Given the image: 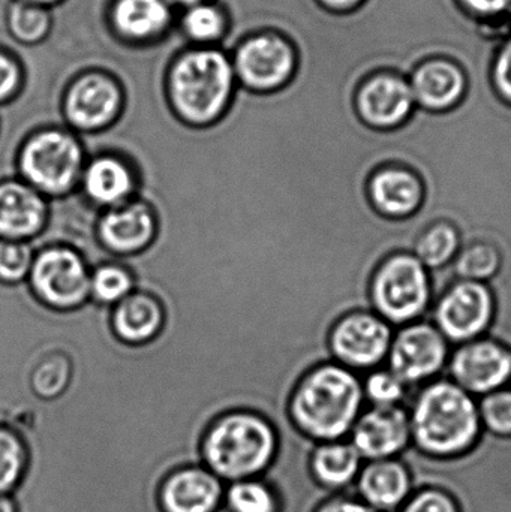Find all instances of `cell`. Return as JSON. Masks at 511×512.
I'll return each instance as SVG.
<instances>
[{
  "label": "cell",
  "mask_w": 511,
  "mask_h": 512,
  "mask_svg": "<svg viewBox=\"0 0 511 512\" xmlns=\"http://www.w3.org/2000/svg\"><path fill=\"white\" fill-rule=\"evenodd\" d=\"M27 285L50 309H78L90 300V267L75 249L47 246L36 252Z\"/></svg>",
  "instance_id": "obj_8"
},
{
  "label": "cell",
  "mask_w": 511,
  "mask_h": 512,
  "mask_svg": "<svg viewBox=\"0 0 511 512\" xmlns=\"http://www.w3.org/2000/svg\"><path fill=\"white\" fill-rule=\"evenodd\" d=\"M278 451L275 427L263 415L233 411L213 421L201 444L203 465L225 484L260 478Z\"/></svg>",
  "instance_id": "obj_4"
},
{
  "label": "cell",
  "mask_w": 511,
  "mask_h": 512,
  "mask_svg": "<svg viewBox=\"0 0 511 512\" xmlns=\"http://www.w3.org/2000/svg\"><path fill=\"white\" fill-rule=\"evenodd\" d=\"M479 412L485 429L504 438L511 436V388H501L482 396Z\"/></svg>",
  "instance_id": "obj_34"
},
{
  "label": "cell",
  "mask_w": 511,
  "mask_h": 512,
  "mask_svg": "<svg viewBox=\"0 0 511 512\" xmlns=\"http://www.w3.org/2000/svg\"><path fill=\"white\" fill-rule=\"evenodd\" d=\"M491 80L495 92L506 104L511 105V38L495 56L491 68Z\"/></svg>",
  "instance_id": "obj_38"
},
{
  "label": "cell",
  "mask_w": 511,
  "mask_h": 512,
  "mask_svg": "<svg viewBox=\"0 0 511 512\" xmlns=\"http://www.w3.org/2000/svg\"><path fill=\"white\" fill-rule=\"evenodd\" d=\"M461 249V236L449 221L429 225L413 246V255L428 268L437 271L446 267Z\"/></svg>",
  "instance_id": "obj_27"
},
{
  "label": "cell",
  "mask_w": 511,
  "mask_h": 512,
  "mask_svg": "<svg viewBox=\"0 0 511 512\" xmlns=\"http://www.w3.org/2000/svg\"><path fill=\"white\" fill-rule=\"evenodd\" d=\"M24 75L20 60L11 51L0 48V105L8 104L20 93Z\"/></svg>",
  "instance_id": "obj_35"
},
{
  "label": "cell",
  "mask_w": 511,
  "mask_h": 512,
  "mask_svg": "<svg viewBox=\"0 0 511 512\" xmlns=\"http://www.w3.org/2000/svg\"><path fill=\"white\" fill-rule=\"evenodd\" d=\"M236 89L230 53L221 47L185 48L174 57L165 77L171 110L177 119L194 128L218 122Z\"/></svg>",
  "instance_id": "obj_1"
},
{
  "label": "cell",
  "mask_w": 511,
  "mask_h": 512,
  "mask_svg": "<svg viewBox=\"0 0 511 512\" xmlns=\"http://www.w3.org/2000/svg\"><path fill=\"white\" fill-rule=\"evenodd\" d=\"M78 189L98 209H116L137 198L138 177L128 159L99 153L87 159Z\"/></svg>",
  "instance_id": "obj_18"
},
{
  "label": "cell",
  "mask_w": 511,
  "mask_h": 512,
  "mask_svg": "<svg viewBox=\"0 0 511 512\" xmlns=\"http://www.w3.org/2000/svg\"><path fill=\"white\" fill-rule=\"evenodd\" d=\"M228 26L227 12L216 0L177 12V27L192 47H219L227 36Z\"/></svg>",
  "instance_id": "obj_26"
},
{
  "label": "cell",
  "mask_w": 511,
  "mask_h": 512,
  "mask_svg": "<svg viewBox=\"0 0 511 512\" xmlns=\"http://www.w3.org/2000/svg\"><path fill=\"white\" fill-rule=\"evenodd\" d=\"M471 87H474V86H471ZM485 87H491V86H485ZM474 89H476V87H474ZM492 89H494V87H492ZM399 128H401V126H399ZM395 132H396V129H395ZM395 132H393V137H395ZM392 143H393V138H392ZM390 149H392V144H390ZM390 156H392V153H390Z\"/></svg>",
  "instance_id": "obj_46"
},
{
  "label": "cell",
  "mask_w": 511,
  "mask_h": 512,
  "mask_svg": "<svg viewBox=\"0 0 511 512\" xmlns=\"http://www.w3.org/2000/svg\"><path fill=\"white\" fill-rule=\"evenodd\" d=\"M134 274L116 261L102 262L90 270V300L113 309L135 291Z\"/></svg>",
  "instance_id": "obj_29"
},
{
  "label": "cell",
  "mask_w": 511,
  "mask_h": 512,
  "mask_svg": "<svg viewBox=\"0 0 511 512\" xmlns=\"http://www.w3.org/2000/svg\"><path fill=\"white\" fill-rule=\"evenodd\" d=\"M363 501L380 512H395L413 489L410 472L401 460L371 462L357 481Z\"/></svg>",
  "instance_id": "obj_24"
},
{
  "label": "cell",
  "mask_w": 511,
  "mask_h": 512,
  "mask_svg": "<svg viewBox=\"0 0 511 512\" xmlns=\"http://www.w3.org/2000/svg\"><path fill=\"white\" fill-rule=\"evenodd\" d=\"M357 116L369 128L389 131L404 125L416 110L413 89L404 77L380 72L366 78L356 90Z\"/></svg>",
  "instance_id": "obj_14"
},
{
  "label": "cell",
  "mask_w": 511,
  "mask_h": 512,
  "mask_svg": "<svg viewBox=\"0 0 511 512\" xmlns=\"http://www.w3.org/2000/svg\"><path fill=\"white\" fill-rule=\"evenodd\" d=\"M324 9L330 12H339L342 11H351V9H356L357 6L362 5L365 0H317Z\"/></svg>",
  "instance_id": "obj_41"
},
{
  "label": "cell",
  "mask_w": 511,
  "mask_h": 512,
  "mask_svg": "<svg viewBox=\"0 0 511 512\" xmlns=\"http://www.w3.org/2000/svg\"><path fill=\"white\" fill-rule=\"evenodd\" d=\"M368 197L381 215L408 218L422 206L425 188L420 177L410 168L384 165L369 177Z\"/></svg>",
  "instance_id": "obj_22"
},
{
  "label": "cell",
  "mask_w": 511,
  "mask_h": 512,
  "mask_svg": "<svg viewBox=\"0 0 511 512\" xmlns=\"http://www.w3.org/2000/svg\"><path fill=\"white\" fill-rule=\"evenodd\" d=\"M447 375L470 394L486 396L511 379V351L497 340L479 337L450 352Z\"/></svg>",
  "instance_id": "obj_13"
},
{
  "label": "cell",
  "mask_w": 511,
  "mask_h": 512,
  "mask_svg": "<svg viewBox=\"0 0 511 512\" xmlns=\"http://www.w3.org/2000/svg\"><path fill=\"white\" fill-rule=\"evenodd\" d=\"M365 403L363 378L339 363L309 370L293 391L290 417L312 441L338 442L353 430Z\"/></svg>",
  "instance_id": "obj_2"
},
{
  "label": "cell",
  "mask_w": 511,
  "mask_h": 512,
  "mask_svg": "<svg viewBox=\"0 0 511 512\" xmlns=\"http://www.w3.org/2000/svg\"><path fill=\"white\" fill-rule=\"evenodd\" d=\"M227 484L204 465L179 469L159 489L162 512H216L224 505Z\"/></svg>",
  "instance_id": "obj_20"
},
{
  "label": "cell",
  "mask_w": 511,
  "mask_h": 512,
  "mask_svg": "<svg viewBox=\"0 0 511 512\" xmlns=\"http://www.w3.org/2000/svg\"><path fill=\"white\" fill-rule=\"evenodd\" d=\"M410 86L419 108L431 113H446L464 101L468 78L458 63L434 57L416 66Z\"/></svg>",
  "instance_id": "obj_21"
},
{
  "label": "cell",
  "mask_w": 511,
  "mask_h": 512,
  "mask_svg": "<svg viewBox=\"0 0 511 512\" xmlns=\"http://www.w3.org/2000/svg\"><path fill=\"white\" fill-rule=\"evenodd\" d=\"M168 2H170L177 11H180V9L189 8V6L197 5V3L201 2H207V0H168Z\"/></svg>",
  "instance_id": "obj_44"
},
{
  "label": "cell",
  "mask_w": 511,
  "mask_h": 512,
  "mask_svg": "<svg viewBox=\"0 0 511 512\" xmlns=\"http://www.w3.org/2000/svg\"><path fill=\"white\" fill-rule=\"evenodd\" d=\"M485 92H494V90H470V92H468V93H485ZM468 93H467V95H468ZM494 93H497V92H494ZM422 111H425V110H417L416 113H414L413 116H411L410 119H408V122H410V120L413 119L414 116H417V114L422 113ZM407 123H405V125H407ZM404 126H401V129H399L398 135H396L395 146H393V149H392L393 162H395L396 144H398V140H399V137H401V132H402V129H404Z\"/></svg>",
  "instance_id": "obj_43"
},
{
  "label": "cell",
  "mask_w": 511,
  "mask_h": 512,
  "mask_svg": "<svg viewBox=\"0 0 511 512\" xmlns=\"http://www.w3.org/2000/svg\"><path fill=\"white\" fill-rule=\"evenodd\" d=\"M429 270L408 252L387 256L371 280L374 312L393 327L425 319L431 309Z\"/></svg>",
  "instance_id": "obj_6"
},
{
  "label": "cell",
  "mask_w": 511,
  "mask_h": 512,
  "mask_svg": "<svg viewBox=\"0 0 511 512\" xmlns=\"http://www.w3.org/2000/svg\"><path fill=\"white\" fill-rule=\"evenodd\" d=\"M315 512H380L372 508L366 502L356 501V499L342 498V496H333L329 501L324 502Z\"/></svg>",
  "instance_id": "obj_40"
},
{
  "label": "cell",
  "mask_w": 511,
  "mask_h": 512,
  "mask_svg": "<svg viewBox=\"0 0 511 512\" xmlns=\"http://www.w3.org/2000/svg\"><path fill=\"white\" fill-rule=\"evenodd\" d=\"M29 453L17 432L0 426V495L11 496L26 474Z\"/></svg>",
  "instance_id": "obj_31"
},
{
  "label": "cell",
  "mask_w": 511,
  "mask_h": 512,
  "mask_svg": "<svg viewBox=\"0 0 511 512\" xmlns=\"http://www.w3.org/2000/svg\"><path fill=\"white\" fill-rule=\"evenodd\" d=\"M510 381H511V379H510Z\"/></svg>",
  "instance_id": "obj_47"
},
{
  "label": "cell",
  "mask_w": 511,
  "mask_h": 512,
  "mask_svg": "<svg viewBox=\"0 0 511 512\" xmlns=\"http://www.w3.org/2000/svg\"><path fill=\"white\" fill-rule=\"evenodd\" d=\"M224 507L230 512H279V498L263 478H249L225 486Z\"/></svg>",
  "instance_id": "obj_30"
},
{
  "label": "cell",
  "mask_w": 511,
  "mask_h": 512,
  "mask_svg": "<svg viewBox=\"0 0 511 512\" xmlns=\"http://www.w3.org/2000/svg\"><path fill=\"white\" fill-rule=\"evenodd\" d=\"M494 307V295L486 283L456 280L428 313L447 342L458 346L485 336L494 318Z\"/></svg>",
  "instance_id": "obj_10"
},
{
  "label": "cell",
  "mask_w": 511,
  "mask_h": 512,
  "mask_svg": "<svg viewBox=\"0 0 511 512\" xmlns=\"http://www.w3.org/2000/svg\"><path fill=\"white\" fill-rule=\"evenodd\" d=\"M21 2L30 3V5L42 6V8H53V6L59 5L63 0H21Z\"/></svg>",
  "instance_id": "obj_45"
},
{
  "label": "cell",
  "mask_w": 511,
  "mask_h": 512,
  "mask_svg": "<svg viewBox=\"0 0 511 512\" xmlns=\"http://www.w3.org/2000/svg\"><path fill=\"white\" fill-rule=\"evenodd\" d=\"M237 86L254 93L284 89L297 71V50L293 42L276 32L261 30L239 42L230 53Z\"/></svg>",
  "instance_id": "obj_7"
},
{
  "label": "cell",
  "mask_w": 511,
  "mask_h": 512,
  "mask_svg": "<svg viewBox=\"0 0 511 512\" xmlns=\"http://www.w3.org/2000/svg\"><path fill=\"white\" fill-rule=\"evenodd\" d=\"M365 399L372 406H398L407 400L408 387L390 369H374L363 378Z\"/></svg>",
  "instance_id": "obj_33"
},
{
  "label": "cell",
  "mask_w": 511,
  "mask_h": 512,
  "mask_svg": "<svg viewBox=\"0 0 511 512\" xmlns=\"http://www.w3.org/2000/svg\"><path fill=\"white\" fill-rule=\"evenodd\" d=\"M177 9L168 0H110L107 8L111 32L126 44H152L177 23Z\"/></svg>",
  "instance_id": "obj_17"
},
{
  "label": "cell",
  "mask_w": 511,
  "mask_h": 512,
  "mask_svg": "<svg viewBox=\"0 0 511 512\" xmlns=\"http://www.w3.org/2000/svg\"><path fill=\"white\" fill-rule=\"evenodd\" d=\"M390 346L389 369L407 385L420 387L437 378L449 363L450 343L428 319H419L396 328Z\"/></svg>",
  "instance_id": "obj_11"
},
{
  "label": "cell",
  "mask_w": 511,
  "mask_h": 512,
  "mask_svg": "<svg viewBox=\"0 0 511 512\" xmlns=\"http://www.w3.org/2000/svg\"><path fill=\"white\" fill-rule=\"evenodd\" d=\"M0 512H18L17 505L11 496L0 495Z\"/></svg>",
  "instance_id": "obj_42"
},
{
  "label": "cell",
  "mask_w": 511,
  "mask_h": 512,
  "mask_svg": "<svg viewBox=\"0 0 511 512\" xmlns=\"http://www.w3.org/2000/svg\"><path fill=\"white\" fill-rule=\"evenodd\" d=\"M47 219V197L18 176L0 179V240L32 242Z\"/></svg>",
  "instance_id": "obj_19"
},
{
  "label": "cell",
  "mask_w": 511,
  "mask_h": 512,
  "mask_svg": "<svg viewBox=\"0 0 511 512\" xmlns=\"http://www.w3.org/2000/svg\"><path fill=\"white\" fill-rule=\"evenodd\" d=\"M465 11L479 18H495L511 8V0H461Z\"/></svg>",
  "instance_id": "obj_39"
},
{
  "label": "cell",
  "mask_w": 511,
  "mask_h": 512,
  "mask_svg": "<svg viewBox=\"0 0 511 512\" xmlns=\"http://www.w3.org/2000/svg\"><path fill=\"white\" fill-rule=\"evenodd\" d=\"M351 432V444L371 462L399 456L413 439L410 414L402 405L372 406L357 418Z\"/></svg>",
  "instance_id": "obj_15"
},
{
  "label": "cell",
  "mask_w": 511,
  "mask_h": 512,
  "mask_svg": "<svg viewBox=\"0 0 511 512\" xmlns=\"http://www.w3.org/2000/svg\"><path fill=\"white\" fill-rule=\"evenodd\" d=\"M396 328L369 310L342 316L330 333L336 363L353 370H374L386 360Z\"/></svg>",
  "instance_id": "obj_12"
},
{
  "label": "cell",
  "mask_w": 511,
  "mask_h": 512,
  "mask_svg": "<svg viewBox=\"0 0 511 512\" xmlns=\"http://www.w3.org/2000/svg\"><path fill=\"white\" fill-rule=\"evenodd\" d=\"M86 149L68 126L32 132L17 153V176L48 200L77 191L86 167Z\"/></svg>",
  "instance_id": "obj_5"
},
{
  "label": "cell",
  "mask_w": 511,
  "mask_h": 512,
  "mask_svg": "<svg viewBox=\"0 0 511 512\" xmlns=\"http://www.w3.org/2000/svg\"><path fill=\"white\" fill-rule=\"evenodd\" d=\"M410 405L411 435L422 453L461 456L479 439L483 427L479 403L447 376L419 388Z\"/></svg>",
  "instance_id": "obj_3"
},
{
  "label": "cell",
  "mask_w": 511,
  "mask_h": 512,
  "mask_svg": "<svg viewBox=\"0 0 511 512\" xmlns=\"http://www.w3.org/2000/svg\"><path fill=\"white\" fill-rule=\"evenodd\" d=\"M53 18L48 8L12 0L6 9V29L9 36L20 45L41 44L51 32Z\"/></svg>",
  "instance_id": "obj_28"
},
{
  "label": "cell",
  "mask_w": 511,
  "mask_h": 512,
  "mask_svg": "<svg viewBox=\"0 0 511 512\" xmlns=\"http://www.w3.org/2000/svg\"><path fill=\"white\" fill-rule=\"evenodd\" d=\"M35 255L30 242L0 240V283L14 286L27 282Z\"/></svg>",
  "instance_id": "obj_32"
},
{
  "label": "cell",
  "mask_w": 511,
  "mask_h": 512,
  "mask_svg": "<svg viewBox=\"0 0 511 512\" xmlns=\"http://www.w3.org/2000/svg\"><path fill=\"white\" fill-rule=\"evenodd\" d=\"M156 230L155 213L141 198L116 209L102 210L96 222L99 245L114 256L140 254L152 245Z\"/></svg>",
  "instance_id": "obj_16"
},
{
  "label": "cell",
  "mask_w": 511,
  "mask_h": 512,
  "mask_svg": "<svg viewBox=\"0 0 511 512\" xmlns=\"http://www.w3.org/2000/svg\"><path fill=\"white\" fill-rule=\"evenodd\" d=\"M161 301L146 291L134 292L111 309V327L117 339L128 345H144L158 336L164 327Z\"/></svg>",
  "instance_id": "obj_23"
},
{
  "label": "cell",
  "mask_w": 511,
  "mask_h": 512,
  "mask_svg": "<svg viewBox=\"0 0 511 512\" xmlns=\"http://www.w3.org/2000/svg\"><path fill=\"white\" fill-rule=\"evenodd\" d=\"M482 101H503V99H501L500 96H498L497 93L494 92L468 93V95L465 96L464 101H462L461 104L458 105V107H461V105L470 104V102ZM455 108H453V110H455ZM446 113H449V111H446ZM440 114L444 113H429V111H422V113H419L417 114V116H414L413 119H411L410 122H408L407 125L404 126V129H402L401 132V137H399L398 144H396V165H401L402 150H404L405 144L408 143V140H410V138L413 137L414 132L419 131V129L422 128V126L425 125V123H428L429 120L435 119V117L440 116Z\"/></svg>",
  "instance_id": "obj_36"
},
{
  "label": "cell",
  "mask_w": 511,
  "mask_h": 512,
  "mask_svg": "<svg viewBox=\"0 0 511 512\" xmlns=\"http://www.w3.org/2000/svg\"><path fill=\"white\" fill-rule=\"evenodd\" d=\"M362 460L351 442H323L312 453V475L324 489L335 492L353 483L359 474Z\"/></svg>",
  "instance_id": "obj_25"
},
{
  "label": "cell",
  "mask_w": 511,
  "mask_h": 512,
  "mask_svg": "<svg viewBox=\"0 0 511 512\" xmlns=\"http://www.w3.org/2000/svg\"><path fill=\"white\" fill-rule=\"evenodd\" d=\"M122 86L113 75L98 69L75 75L62 98L65 126L77 134H93L114 125L122 113Z\"/></svg>",
  "instance_id": "obj_9"
},
{
  "label": "cell",
  "mask_w": 511,
  "mask_h": 512,
  "mask_svg": "<svg viewBox=\"0 0 511 512\" xmlns=\"http://www.w3.org/2000/svg\"><path fill=\"white\" fill-rule=\"evenodd\" d=\"M401 512H459L458 505L447 493L437 489H425L405 504Z\"/></svg>",
  "instance_id": "obj_37"
}]
</instances>
